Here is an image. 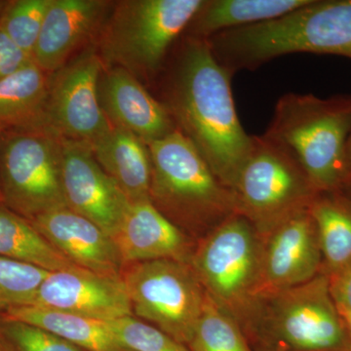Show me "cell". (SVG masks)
I'll list each match as a JSON object with an SVG mask.
<instances>
[{
    "label": "cell",
    "mask_w": 351,
    "mask_h": 351,
    "mask_svg": "<svg viewBox=\"0 0 351 351\" xmlns=\"http://www.w3.org/2000/svg\"><path fill=\"white\" fill-rule=\"evenodd\" d=\"M232 73L204 39L186 36L168 78L164 107L219 181L232 189L253 145L232 91Z\"/></svg>",
    "instance_id": "obj_1"
},
{
    "label": "cell",
    "mask_w": 351,
    "mask_h": 351,
    "mask_svg": "<svg viewBox=\"0 0 351 351\" xmlns=\"http://www.w3.org/2000/svg\"><path fill=\"white\" fill-rule=\"evenodd\" d=\"M207 41L232 75L293 53L351 60V0H309L282 17L223 32Z\"/></svg>",
    "instance_id": "obj_2"
},
{
    "label": "cell",
    "mask_w": 351,
    "mask_h": 351,
    "mask_svg": "<svg viewBox=\"0 0 351 351\" xmlns=\"http://www.w3.org/2000/svg\"><path fill=\"white\" fill-rule=\"evenodd\" d=\"M152 160L149 199L191 239H200L237 214L226 188L202 156L179 130L149 145Z\"/></svg>",
    "instance_id": "obj_3"
},
{
    "label": "cell",
    "mask_w": 351,
    "mask_h": 351,
    "mask_svg": "<svg viewBox=\"0 0 351 351\" xmlns=\"http://www.w3.org/2000/svg\"><path fill=\"white\" fill-rule=\"evenodd\" d=\"M351 133V96L319 98L288 93L277 101L265 135L301 164L318 193L339 191L348 181L346 145Z\"/></svg>",
    "instance_id": "obj_4"
},
{
    "label": "cell",
    "mask_w": 351,
    "mask_h": 351,
    "mask_svg": "<svg viewBox=\"0 0 351 351\" xmlns=\"http://www.w3.org/2000/svg\"><path fill=\"white\" fill-rule=\"evenodd\" d=\"M255 351H351L345 320L326 274L258 299L246 335Z\"/></svg>",
    "instance_id": "obj_5"
},
{
    "label": "cell",
    "mask_w": 351,
    "mask_h": 351,
    "mask_svg": "<svg viewBox=\"0 0 351 351\" xmlns=\"http://www.w3.org/2000/svg\"><path fill=\"white\" fill-rule=\"evenodd\" d=\"M262 237L240 214L196 242L191 265L212 301L249 332L258 306Z\"/></svg>",
    "instance_id": "obj_6"
},
{
    "label": "cell",
    "mask_w": 351,
    "mask_h": 351,
    "mask_svg": "<svg viewBox=\"0 0 351 351\" xmlns=\"http://www.w3.org/2000/svg\"><path fill=\"white\" fill-rule=\"evenodd\" d=\"M204 0H127L115 4L100 29L99 55L106 66L152 77Z\"/></svg>",
    "instance_id": "obj_7"
},
{
    "label": "cell",
    "mask_w": 351,
    "mask_h": 351,
    "mask_svg": "<svg viewBox=\"0 0 351 351\" xmlns=\"http://www.w3.org/2000/svg\"><path fill=\"white\" fill-rule=\"evenodd\" d=\"M232 191L237 214L261 237L309 208L318 195L294 156L265 134L253 136L250 154Z\"/></svg>",
    "instance_id": "obj_8"
},
{
    "label": "cell",
    "mask_w": 351,
    "mask_h": 351,
    "mask_svg": "<svg viewBox=\"0 0 351 351\" xmlns=\"http://www.w3.org/2000/svg\"><path fill=\"white\" fill-rule=\"evenodd\" d=\"M0 184L9 209L32 221L66 206L62 181V137L50 128L0 135Z\"/></svg>",
    "instance_id": "obj_9"
},
{
    "label": "cell",
    "mask_w": 351,
    "mask_h": 351,
    "mask_svg": "<svg viewBox=\"0 0 351 351\" xmlns=\"http://www.w3.org/2000/svg\"><path fill=\"white\" fill-rule=\"evenodd\" d=\"M121 278L134 316L188 346L202 313L205 291L191 263L147 261L124 265Z\"/></svg>",
    "instance_id": "obj_10"
},
{
    "label": "cell",
    "mask_w": 351,
    "mask_h": 351,
    "mask_svg": "<svg viewBox=\"0 0 351 351\" xmlns=\"http://www.w3.org/2000/svg\"><path fill=\"white\" fill-rule=\"evenodd\" d=\"M105 64L97 48L89 47L51 75L48 126L64 138L87 145L112 129L99 100Z\"/></svg>",
    "instance_id": "obj_11"
},
{
    "label": "cell",
    "mask_w": 351,
    "mask_h": 351,
    "mask_svg": "<svg viewBox=\"0 0 351 351\" xmlns=\"http://www.w3.org/2000/svg\"><path fill=\"white\" fill-rule=\"evenodd\" d=\"M262 237L258 297L301 285L322 272V254L309 208Z\"/></svg>",
    "instance_id": "obj_12"
},
{
    "label": "cell",
    "mask_w": 351,
    "mask_h": 351,
    "mask_svg": "<svg viewBox=\"0 0 351 351\" xmlns=\"http://www.w3.org/2000/svg\"><path fill=\"white\" fill-rule=\"evenodd\" d=\"M62 181L66 206L112 237L130 202L97 162L89 145L62 138Z\"/></svg>",
    "instance_id": "obj_13"
},
{
    "label": "cell",
    "mask_w": 351,
    "mask_h": 351,
    "mask_svg": "<svg viewBox=\"0 0 351 351\" xmlns=\"http://www.w3.org/2000/svg\"><path fill=\"white\" fill-rule=\"evenodd\" d=\"M29 306L110 322L134 316L121 277L75 267L51 271Z\"/></svg>",
    "instance_id": "obj_14"
},
{
    "label": "cell",
    "mask_w": 351,
    "mask_h": 351,
    "mask_svg": "<svg viewBox=\"0 0 351 351\" xmlns=\"http://www.w3.org/2000/svg\"><path fill=\"white\" fill-rule=\"evenodd\" d=\"M69 262L104 276L121 277L124 265L112 237L69 207L58 208L29 221Z\"/></svg>",
    "instance_id": "obj_15"
},
{
    "label": "cell",
    "mask_w": 351,
    "mask_h": 351,
    "mask_svg": "<svg viewBox=\"0 0 351 351\" xmlns=\"http://www.w3.org/2000/svg\"><path fill=\"white\" fill-rule=\"evenodd\" d=\"M99 100L112 126L131 132L147 145L177 130L167 108L125 69L104 68Z\"/></svg>",
    "instance_id": "obj_16"
},
{
    "label": "cell",
    "mask_w": 351,
    "mask_h": 351,
    "mask_svg": "<svg viewBox=\"0 0 351 351\" xmlns=\"http://www.w3.org/2000/svg\"><path fill=\"white\" fill-rule=\"evenodd\" d=\"M112 239L124 265L156 260L191 263L196 244L166 218L151 199L129 204Z\"/></svg>",
    "instance_id": "obj_17"
},
{
    "label": "cell",
    "mask_w": 351,
    "mask_h": 351,
    "mask_svg": "<svg viewBox=\"0 0 351 351\" xmlns=\"http://www.w3.org/2000/svg\"><path fill=\"white\" fill-rule=\"evenodd\" d=\"M110 3L101 0H52L32 60L48 75L68 63L76 48L100 31Z\"/></svg>",
    "instance_id": "obj_18"
},
{
    "label": "cell",
    "mask_w": 351,
    "mask_h": 351,
    "mask_svg": "<svg viewBox=\"0 0 351 351\" xmlns=\"http://www.w3.org/2000/svg\"><path fill=\"white\" fill-rule=\"evenodd\" d=\"M89 147L97 162L129 202L149 199L152 160L149 145L131 132L112 126Z\"/></svg>",
    "instance_id": "obj_19"
},
{
    "label": "cell",
    "mask_w": 351,
    "mask_h": 351,
    "mask_svg": "<svg viewBox=\"0 0 351 351\" xmlns=\"http://www.w3.org/2000/svg\"><path fill=\"white\" fill-rule=\"evenodd\" d=\"M51 75L29 62L0 78V135L49 128L47 108Z\"/></svg>",
    "instance_id": "obj_20"
},
{
    "label": "cell",
    "mask_w": 351,
    "mask_h": 351,
    "mask_svg": "<svg viewBox=\"0 0 351 351\" xmlns=\"http://www.w3.org/2000/svg\"><path fill=\"white\" fill-rule=\"evenodd\" d=\"M309 0H204L186 31L204 39L230 29L249 27L282 17Z\"/></svg>",
    "instance_id": "obj_21"
},
{
    "label": "cell",
    "mask_w": 351,
    "mask_h": 351,
    "mask_svg": "<svg viewBox=\"0 0 351 351\" xmlns=\"http://www.w3.org/2000/svg\"><path fill=\"white\" fill-rule=\"evenodd\" d=\"M0 318L41 328L86 351H131L103 321L34 306L13 307Z\"/></svg>",
    "instance_id": "obj_22"
},
{
    "label": "cell",
    "mask_w": 351,
    "mask_h": 351,
    "mask_svg": "<svg viewBox=\"0 0 351 351\" xmlns=\"http://www.w3.org/2000/svg\"><path fill=\"white\" fill-rule=\"evenodd\" d=\"M322 254V272L329 274L351 263V200L341 191L318 193L311 206Z\"/></svg>",
    "instance_id": "obj_23"
},
{
    "label": "cell",
    "mask_w": 351,
    "mask_h": 351,
    "mask_svg": "<svg viewBox=\"0 0 351 351\" xmlns=\"http://www.w3.org/2000/svg\"><path fill=\"white\" fill-rule=\"evenodd\" d=\"M0 257L36 265L48 271L77 267L36 230L29 219L0 202Z\"/></svg>",
    "instance_id": "obj_24"
},
{
    "label": "cell",
    "mask_w": 351,
    "mask_h": 351,
    "mask_svg": "<svg viewBox=\"0 0 351 351\" xmlns=\"http://www.w3.org/2000/svg\"><path fill=\"white\" fill-rule=\"evenodd\" d=\"M186 346L191 351H255L239 323L206 293L202 313Z\"/></svg>",
    "instance_id": "obj_25"
},
{
    "label": "cell",
    "mask_w": 351,
    "mask_h": 351,
    "mask_svg": "<svg viewBox=\"0 0 351 351\" xmlns=\"http://www.w3.org/2000/svg\"><path fill=\"white\" fill-rule=\"evenodd\" d=\"M51 2L52 0L7 1L0 15V29L31 58Z\"/></svg>",
    "instance_id": "obj_26"
},
{
    "label": "cell",
    "mask_w": 351,
    "mask_h": 351,
    "mask_svg": "<svg viewBox=\"0 0 351 351\" xmlns=\"http://www.w3.org/2000/svg\"><path fill=\"white\" fill-rule=\"evenodd\" d=\"M50 271L0 257V316L13 307L29 306Z\"/></svg>",
    "instance_id": "obj_27"
},
{
    "label": "cell",
    "mask_w": 351,
    "mask_h": 351,
    "mask_svg": "<svg viewBox=\"0 0 351 351\" xmlns=\"http://www.w3.org/2000/svg\"><path fill=\"white\" fill-rule=\"evenodd\" d=\"M120 343L131 351H191L169 335L135 316L107 322Z\"/></svg>",
    "instance_id": "obj_28"
},
{
    "label": "cell",
    "mask_w": 351,
    "mask_h": 351,
    "mask_svg": "<svg viewBox=\"0 0 351 351\" xmlns=\"http://www.w3.org/2000/svg\"><path fill=\"white\" fill-rule=\"evenodd\" d=\"M0 335L12 351H86L52 332L20 321L0 318Z\"/></svg>",
    "instance_id": "obj_29"
},
{
    "label": "cell",
    "mask_w": 351,
    "mask_h": 351,
    "mask_svg": "<svg viewBox=\"0 0 351 351\" xmlns=\"http://www.w3.org/2000/svg\"><path fill=\"white\" fill-rule=\"evenodd\" d=\"M327 276L330 292L339 313L351 315V263Z\"/></svg>",
    "instance_id": "obj_30"
},
{
    "label": "cell",
    "mask_w": 351,
    "mask_h": 351,
    "mask_svg": "<svg viewBox=\"0 0 351 351\" xmlns=\"http://www.w3.org/2000/svg\"><path fill=\"white\" fill-rule=\"evenodd\" d=\"M32 61L0 29V78L12 75Z\"/></svg>",
    "instance_id": "obj_31"
},
{
    "label": "cell",
    "mask_w": 351,
    "mask_h": 351,
    "mask_svg": "<svg viewBox=\"0 0 351 351\" xmlns=\"http://www.w3.org/2000/svg\"><path fill=\"white\" fill-rule=\"evenodd\" d=\"M346 167H348V180H350L351 178V133L346 145Z\"/></svg>",
    "instance_id": "obj_32"
},
{
    "label": "cell",
    "mask_w": 351,
    "mask_h": 351,
    "mask_svg": "<svg viewBox=\"0 0 351 351\" xmlns=\"http://www.w3.org/2000/svg\"><path fill=\"white\" fill-rule=\"evenodd\" d=\"M341 191L348 199L351 200V178L348 180V182H346L345 186H343V188L341 189Z\"/></svg>",
    "instance_id": "obj_33"
},
{
    "label": "cell",
    "mask_w": 351,
    "mask_h": 351,
    "mask_svg": "<svg viewBox=\"0 0 351 351\" xmlns=\"http://www.w3.org/2000/svg\"><path fill=\"white\" fill-rule=\"evenodd\" d=\"M341 316H343V320H345L346 326L348 328V334H350L351 339V315L350 314H341Z\"/></svg>",
    "instance_id": "obj_34"
},
{
    "label": "cell",
    "mask_w": 351,
    "mask_h": 351,
    "mask_svg": "<svg viewBox=\"0 0 351 351\" xmlns=\"http://www.w3.org/2000/svg\"><path fill=\"white\" fill-rule=\"evenodd\" d=\"M0 351H12L1 335H0Z\"/></svg>",
    "instance_id": "obj_35"
},
{
    "label": "cell",
    "mask_w": 351,
    "mask_h": 351,
    "mask_svg": "<svg viewBox=\"0 0 351 351\" xmlns=\"http://www.w3.org/2000/svg\"><path fill=\"white\" fill-rule=\"evenodd\" d=\"M6 1H0V15H1L2 11H3L4 7H5Z\"/></svg>",
    "instance_id": "obj_36"
},
{
    "label": "cell",
    "mask_w": 351,
    "mask_h": 351,
    "mask_svg": "<svg viewBox=\"0 0 351 351\" xmlns=\"http://www.w3.org/2000/svg\"><path fill=\"white\" fill-rule=\"evenodd\" d=\"M0 202H3V201H2L1 184H0Z\"/></svg>",
    "instance_id": "obj_37"
},
{
    "label": "cell",
    "mask_w": 351,
    "mask_h": 351,
    "mask_svg": "<svg viewBox=\"0 0 351 351\" xmlns=\"http://www.w3.org/2000/svg\"><path fill=\"white\" fill-rule=\"evenodd\" d=\"M272 351H284L283 350H281V348H277V350H274Z\"/></svg>",
    "instance_id": "obj_38"
}]
</instances>
